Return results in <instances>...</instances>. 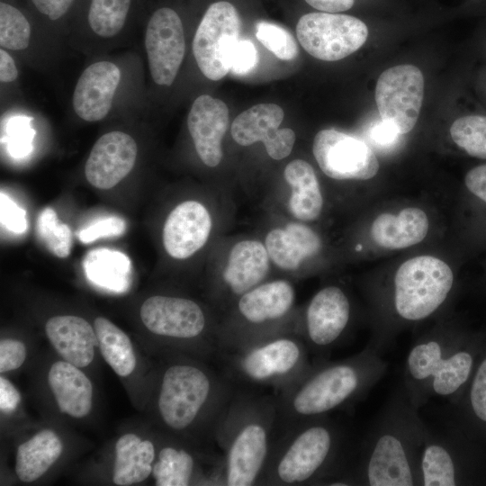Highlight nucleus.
I'll return each mask as SVG.
<instances>
[{
  "mask_svg": "<svg viewBox=\"0 0 486 486\" xmlns=\"http://www.w3.org/2000/svg\"><path fill=\"white\" fill-rule=\"evenodd\" d=\"M257 63V51L248 40H238L230 58V71L236 75H246L255 68Z\"/></svg>",
  "mask_w": 486,
  "mask_h": 486,
  "instance_id": "obj_42",
  "label": "nucleus"
},
{
  "mask_svg": "<svg viewBox=\"0 0 486 486\" xmlns=\"http://www.w3.org/2000/svg\"><path fill=\"white\" fill-rule=\"evenodd\" d=\"M212 218L201 202L184 201L168 214L163 228V245L176 259H186L207 242L212 230Z\"/></svg>",
  "mask_w": 486,
  "mask_h": 486,
  "instance_id": "obj_20",
  "label": "nucleus"
},
{
  "mask_svg": "<svg viewBox=\"0 0 486 486\" xmlns=\"http://www.w3.org/2000/svg\"><path fill=\"white\" fill-rule=\"evenodd\" d=\"M63 444L58 435L44 429L17 447L15 472L24 482H32L43 475L60 456Z\"/></svg>",
  "mask_w": 486,
  "mask_h": 486,
  "instance_id": "obj_31",
  "label": "nucleus"
},
{
  "mask_svg": "<svg viewBox=\"0 0 486 486\" xmlns=\"http://www.w3.org/2000/svg\"><path fill=\"white\" fill-rule=\"evenodd\" d=\"M32 28L26 16L15 6L0 3V45L3 49L22 50L28 47Z\"/></svg>",
  "mask_w": 486,
  "mask_h": 486,
  "instance_id": "obj_38",
  "label": "nucleus"
},
{
  "mask_svg": "<svg viewBox=\"0 0 486 486\" xmlns=\"http://www.w3.org/2000/svg\"><path fill=\"white\" fill-rule=\"evenodd\" d=\"M420 467L422 486L486 485V446L454 423L429 428Z\"/></svg>",
  "mask_w": 486,
  "mask_h": 486,
  "instance_id": "obj_10",
  "label": "nucleus"
},
{
  "mask_svg": "<svg viewBox=\"0 0 486 486\" xmlns=\"http://www.w3.org/2000/svg\"><path fill=\"white\" fill-rule=\"evenodd\" d=\"M94 328L98 347L106 363L120 376L130 375L136 365V357L130 338L114 323L97 317Z\"/></svg>",
  "mask_w": 486,
  "mask_h": 486,
  "instance_id": "obj_33",
  "label": "nucleus"
},
{
  "mask_svg": "<svg viewBox=\"0 0 486 486\" xmlns=\"http://www.w3.org/2000/svg\"><path fill=\"white\" fill-rule=\"evenodd\" d=\"M429 428L402 386L389 398L336 486H422L421 454Z\"/></svg>",
  "mask_w": 486,
  "mask_h": 486,
  "instance_id": "obj_1",
  "label": "nucleus"
},
{
  "mask_svg": "<svg viewBox=\"0 0 486 486\" xmlns=\"http://www.w3.org/2000/svg\"><path fill=\"white\" fill-rule=\"evenodd\" d=\"M83 266L89 280L114 291L125 288L131 268L126 255L105 248L89 252Z\"/></svg>",
  "mask_w": 486,
  "mask_h": 486,
  "instance_id": "obj_34",
  "label": "nucleus"
},
{
  "mask_svg": "<svg viewBox=\"0 0 486 486\" xmlns=\"http://www.w3.org/2000/svg\"><path fill=\"white\" fill-rule=\"evenodd\" d=\"M296 35L310 56L324 61H337L364 45L368 37V28L355 16L316 12L299 19Z\"/></svg>",
  "mask_w": 486,
  "mask_h": 486,
  "instance_id": "obj_12",
  "label": "nucleus"
},
{
  "mask_svg": "<svg viewBox=\"0 0 486 486\" xmlns=\"http://www.w3.org/2000/svg\"><path fill=\"white\" fill-rule=\"evenodd\" d=\"M279 430L274 394L235 389L215 435L223 457V486L262 485Z\"/></svg>",
  "mask_w": 486,
  "mask_h": 486,
  "instance_id": "obj_5",
  "label": "nucleus"
},
{
  "mask_svg": "<svg viewBox=\"0 0 486 486\" xmlns=\"http://www.w3.org/2000/svg\"><path fill=\"white\" fill-rule=\"evenodd\" d=\"M75 0H31L36 10L50 21L68 14Z\"/></svg>",
  "mask_w": 486,
  "mask_h": 486,
  "instance_id": "obj_46",
  "label": "nucleus"
},
{
  "mask_svg": "<svg viewBox=\"0 0 486 486\" xmlns=\"http://www.w3.org/2000/svg\"><path fill=\"white\" fill-rule=\"evenodd\" d=\"M352 302L338 285L319 290L310 299L298 335L315 360L328 359L329 352L340 345L352 320Z\"/></svg>",
  "mask_w": 486,
  "mask_h": 486,
  "instance_id": "obj_14",
  "label": "nucleus"
},
{
  "mask_svg": "<svg viewBox=\"0 0 486 486\" xmlns=\"http://www.w3.org/2000/svg\"><path fill=\"white\" fill-rule=\"evenodd\" d=\"M430 220L417 206L379 214L373 220L369 234L372 242L384 250H400L419 244L428 236Z\"/></svg>",
  "mask_w": 486,
  "mask_h": 486,
  "instance_id": "obj_23",
  "label": "nucleus"
},
{
  "mask_svg": "<svg viewBox=\"0 0 486 486\" xmlns=\"http://www.w3.org/2000/svg\"><path fill=\"white\" fill-rule=\"evenodd\" d=\"M121 80V70L112 62L98 61L79 76L73 93V108L86 122H98L108 114Z\"/></svg>",
  "mask_w": 486,
  "mask_h": 486,
  "instance_id": "obj_22",
  "label": "nucleus"
},
{
  "mask_svg": "<svg viewBox=\"0 0 486 486\" xmlns=\"http://www.w3.org/2000/svg\"><path fill=\"white\" fill-rule=\"evenodd\" d=\"M145 48L153 81L171 86L185 52L183 22L175 10L161 7L153 12L146 28Z\"/></svg>",
  "mask_w": 486,
  "mask_h": 486,
  "instance_id": "obj_17",
  "label": "nucleus"
},
{
  "mask_svg": "<svg viewBox=\"0 0 486 486\" xmlns=\"http://www.w3.org/2000/svg\"><path fill=\"white\" fill-rule=\"evenodd\" d=\"M370 346L338 361L315 360L296 382L278 394L280 430L328 416L364 397L385 375L388 364Z\"/></svg>",
  "mask_w": 486,
  "mask_h": 486,
  "instance_id": "obj_4",
  "label": "nucleus"
},
{
  "mask_svg": "<svg viewBox=\"0 0 486 486\" xmlns=\"http://www.w3.org/2000/svg\"><path fill=\"white\" fill-rule=\"evenodd\" d=\"M18 70L13 58L2 48L0 50V80L2 83L14 82Z\"/></svg>",
  "mask_w": 486,
  "mask_h": 486,
  "instance_id": "obj_49",
  "label": "nucleus"
},
{
  "mask_svg": "<svg viewBox=\"0 0 486 486\" xmlns=\"http://www.w3.org/2000/svg\"><path fill=\"white\" fill-rule=\"evenodd\" d=\"M454 407L453 423L486 446V342L472 376Z\"/></svg>",
  "mask_w": 486,
  "mask_h": 486,
  "instance_id": "obj_28",
  "label": "nucleus"
},
{
  "mask_svg": "<svg viewBox=\"0 0 486 486\" xmlns=\"http://www.w3.org/2000/svg\"><path fill=\"white\" fill-rule=\"evenodd\" d=\"M485 91H486V86H485Z\"/></svg>",
  "mask_w": 486,
  "mask_h": 486,
  "instance_id": "obj_50",
  "label": "nucleus"
},
{
  "mask_svg": "<svg viewBox=\"0 0 486 486\" xmlns=\"http://www.w3.org/2000/svg\"><path fill=\"white\" fill-rule=\"evenodd\" d=\"M355 450L345 430L324 416L282 429L262 485H331L348 470Z\"/></svg>",
  "mask_w": 486,
  "mask_h": 486,
  "instance_id": "obj_6",
  "label": "nucleus"
},
{
  "mask_svg": "<svg viewBox=\"0 0 486 486\" xmlns=\"http://www.w3.org/2000/svg\"><path fill=\"white\" fill-rule=\"evenodd\" d=\"M25 345L16 339L4 338L0 342V372L6 373L19 368L26 358Z\"/></svg>",
  "mask_w": 486,
  "mask_h": 486,
  "instance_id": "obj_43",
  "label": "nucleus"
},
{
  "mask_svg": "<svg viewBox=\"0 0 486 486\" xmlns=\"http://www.w3.org/2000/svg\"><path fill=\"white\" fill-rule=\"evenodd\" d=\"M126 223L122 218L112 216L101 219L82 229L77 237L83 243H90L101 238L117 237L124 233Z\"/></svg>",
  "mask_w": 486,
  "mask_h": 486,
  "instance_id": "obj_41",
  "label": "nucleus"
},
{
  "mask_svg": "<svg viewBox=\"0 0 486 486\" xmlns=\"http://www.w3.org/2000/svg\"><path fill=\"white\" fill-rule=\"evenodd\" d=\"M21 400L17 389L4 377H0V410L4 413L15 410Z\"/></svg>",
  "mask_w": 486,
  "mask_h": 486,
  "instance_id": "obj_47",
  "label": "nucleus"
},
{
  "mask_svg": "<svg viewBox=\"0 0 486 486\" xmlns=\"http://www.w3.org/2000/svg\"><path fill=\"white\" fill-rule=\"evenodd\" d=\"M0 202L2 225L14 233L24 232L27 229L26 212L3 192Z\"/></svg>",
  "mask_w": 486,
  "mask_h": 486,
  "instance_id": "obj_44",
  "label": "nucleus"
},
{
  "mask_svg": "<svg viewBox=\"0 0 486 486\" xmlns=\"http://www.w3.org/2000/svg\"><path fill=\"white\" fill-rule=\"evenodd\" d=\"M294 302L295 291L286 280L262 283L245 292L235 301L233 318L220 325V350L294 331L283 324Z\"/></svg>",
  "mask_w": 486,
  "mask_h": 486,
  "instance_id": "obj_9",
  "label": "nucleus"
},
{
  "mask_svg": "<svg viewBox=\"0 0 486 486\" xmlns=\"http://www.w3.org/2000/svg\"><path fill=\"white\" fill-rule=\"evenodd\" d=\"M265 246L270 259L279 268L297 270L308 258L317 256L322 248L320 237L302 223H289L284 229L268 232Z\"/></svg>",
  "mask_w": 486,
  "mask_h": 486,
  "instance_id": "obj_26",
  "label": "nucleus"
},
{
  "mask_svg": "<svg viewBox=\"0 0 486 486\" xmlns=\"http://www.w3.org/2000/svg\"><path fill=\"white\" fill-rule=\"evenodd\" d=\"M256 37L275 57L292 60L298 55L297 42L292 35L280 25L261 21L256 25Z\"/></svg>",
  "mask_w": 486,
  "mask_h": 486,
  "instance_id": "obj_40",
  "label": "nucleus"
},
{
  "mask_svg": "<svg viewBox=\"0 0 486 486\" xmlns=\"http://www.w3.org/2000/svg\"><path fill=\"white\" fill-rule=\"evenodd\" d=\"M225 103L208 94L198 96L187 117V127L195 150L204 165L217 166L223 156L222 139L229 127Z\"/></svg>",
  "mask_w": 486,
  "mask_h": 486,
  "instance_id": "obj_21",
  "label": "nucleus"
},
{
  "mask_svg": "<svg viewBox=\"0 0 486 486\" xmlns=\"http://www.w3.org/2000/svg\"><path fill=\"white\" fill-rule=\"evenodd\" d=\"M131 0H90L87 21L100 37L111 38L124 27Z\"/></svg>",
  "mask_w": 486,
  "mask_h": 486,
  "instance_id": "obj_37",
  "label": "nucleus"
},
{
  "mask_svg": "<svg viewBox=\"0 0 486 486\" xmlns=\"http://www.w3.org/2000/svg\"><path fill=\"white\" fill-rule=\"evenodd\" d=\"M140 315L147 329L158 337L195 341L212 360L220 350L219 330L210 328L205 311L194 300L154 295L142 303Z\"/></svg>",
  "mask_w": 486,
  "mask_h": 486,
  "instance_id": "obj_11",
  "label": "nucleus"
},
{
  "mask_svg": "<svg viewBox=\"0 0 486 486\" xmlns=\"http://www.w3.org/2000/svg\"><path fill=\"white\" fill-rule=\"evenodd\" d=\"M311 7L327 13H339L349 10L355 0H305Z\"/></svg>",
  "mask_w": 486,
  "mask_h": 486,
  "instance_id": "obj_48",
  "label": "nucleus"
},
{
  "mask_svg": "<svg viewBox=\"0 0 486 486\" xmlns=\"http://www.w3.org/2000/svg\"><path fill=\"white\" fill-rule=\"evenodd\" d=\"M284 117V110L275 104L253 105L234 119L232 139L241 146L262 141L269 157L281 160L291 154L296 139L292 129L279 128Z\"/></svg>",
  "mask_w": 486,
  "mask_h": 486,
  "instance_id": "obj_18",
  "label": "nucleus"
},
{
  "mask_svg": "<svg viewBox=\"0 0 486 486\" xmlns=\"http://www.w3.org/2000/svg\"><path fill=\"white\" fill-rule=\"evenodd\" d=\"M116 457L112 482L119 486H130L145 481L153 470L155 446L150 440H142L129 433L115 445Z\"/></svg>",
  "mask_w": 486,
  "mask_h": 486,
  "instance_id": "obj_30",
  "label": "nucleus"
},
{
  "mask_svg": "<svg viewBox=\"0 0 486 486\" xmlns=\"http://www.w3.org/2000/svg\"><path fill=\"white\" fill-rule=\"evenodd\" d=\"M312 151L321 171L336 180L366 181L380 169L379 160L366 142L334 129L315 135Z\"/></svg>",
  "mask_w": 486,
  "mask_h": 486,
  "instance_id": "obj_16",
  "label": "nucleus"
},
{
  "mask_svg": "<svg viewBox=\"0 0 486 486\" xmlns=\"http://www.w3.org/2000/svg\"><path fill=\"white\" fill-rule=\"evenodd\" d=\"M486 342V330L444 321L418 338L410 347L402 388L417 408L432 398L453 406L464 394Z\"/></svg>",
  "mask_w": 486,
  "mask_h": 486,
  "instance_id": "obj_3",
  "label": "nucleus"
},
{
  "mask_svg": "<svg viewBox=\"0 0 486 486\" xmlns=\"http://www.w3.org/2000/svg\"><path fill=\"white\" fill-rule=\"evenodd\" d=\"M240 30L239 14L230 3L215 2L205 11L194 37L193 52L199 69L210 80H220L230 71Z\"/></svg>",
  "mask_w": 486,
  "mask_h": 486,
  "instance_id": "obj_13",
  "label": "nucleus"
},
{
  "mask_svg": "<svg viewBox=\"0 0 486 486\" xmlns=\"http://www.w3.org/2000/svg\"><path fill=\"white\" fill-rule=\"evenodd\" d=\"M195 461L184 448L171 446L159 451L152 475L157 486H186L191 484Z\"/></svg>",
  "mask_w": 486,
  "mask_h": 486,
  "instance_id": "obj_35",
  "label": "nucleus"
},
{
  "mask_svg": "<svg viewBox=\"0 0 486 486\" xmlns=\"http://www.w3.org/2000/svg\"><path fill=\"white\" fill-rule=\"evenodd\" d=\"M48 383L62 413L79 418L90 412L93 386L79 367L67 361L55 362L49 371Z\"/></svg>",
  "mask_w": 486,
  "mask_h": 486,
  "instance_id": "obj_27",
  "label": "nucleus"
},
{
  "mask_svg": "<svg viewBox=\"0 0 486 486\" xmlns=\"http://www.w3.org/2000/svg\"><path fill=\"white\" fill-rule=\"evenodd\" d=\"M285 181L292 187L289 209L297 220H317L323 209V196L316 173L307 161L294 159L284 171Z\"/></svg>",
  "mask_w": 486,
  "mask_h": 486,
  "instance_id": "obj_29",
  "label": "nucleus"
},
{
  "mask_svg": "<svg viewBox=\"0 0 486 486\" xmlns=\"http://www.w3.org/2000/svg\"><path fill=\"white\" fill-rule=\"evenodd\" d=\"M234 392L218 369L191 362L173 363L162 374L158 412L169 430L184 433L197 428L216 445L219 422Z\"/></svg>",
  "mask_w": 486,
  "mask_h": 486,
  "instance_id": "obj_7",
  "label": "nucleus"
},
{
  "mask_svg": "<svg viewBox=\"0 0 486 486\" xmlns=\"http://www.w3.org/2000/svg\"><path fill=\"white\" fill-rule=\"evenodd\" d=\"M37 232L46 248L56 256H69L72 246V232L69 226L59 222L56 212L47 207L38 216Z\"/></svg>",
  "mask_w": 486,
  "mask_h": 486,
  "instance_id": "obj_39",
  "label": "nucleus"
},
{
  "mask_svg": "<svg viewBox=\"0 0 486 486\" xmlns=\"http://www.w3.org/2000/svg\"><path fill=\"white\" fill-rule=\"evenodd\" d=\"M310 353L294 331L276 334L237 347L220 349L218 370L237 390L278 394L311 367Z\"/></svg>",
  "mask_w": 486,
  "mask_h": 486,
  "instance_id": "obj_8",
  "label": "nucleus"
},
{
  "mask_svg": "<svg viewBox=\"0 0 486 486\" xmlns=\"http://www.w3.org/2000/svg\"><path fill=\"white\" fill-rule=\"evenodd\" d=\"M375 103L381 119L400 135L415 127L424 97V77L416 66L404 64L384 70L375 86Z\"/></svg>",
  "mask_w": 486,
  "mask_h": 486,
  "instance_id": "obj_15",
  "label": "nucleus"
},
{
  "mask_svg": "<svg viewBox=\"0 0 486 486\" xmlns=\"http://www.w3.org/2000/svg\"><path fill=\"white\" fill-rule=\"evenodd\" d=\"M45 332L57 353L67 362L86 367L94 357L98 339L94 328L85 319L75 315L50 318Z\"/></svg>",
  "mask_w": 486,
  "mask_h": 486,
  "instance_id": "obj_24",
  "label": "nucleus"
},
{
  "mask_svg": "<svg viewBox=\"0 0 486 486\" xmlns=\"http://www.w3.org/2000/svg\"><path fill=\"white\" fill-rule=\"evenodd\" d=\"M464 226L474 248H486V162L470 168L464 177Z\"/></svg>",
  "mask_w": 486,
  "mask_h": 486,
  "instance_id": "obj_32",
  "label": "nucleus"
},
{
  "mask_svg": "<svg viewBox=\"0 0 486 486\" xmlns=\"http://www.w3.org/2000/svg\"><path fill=\"white\" fill-rule=\"evenodd\" d=\"M449 132L455 146L467 156L486 160V114L460 116L453 122Z\"/></svg>",
  "mask_w": 486,
  "mask_h": 486,
  "instance_id": "obj_36",
  "label": "nucleus"
},
{
  "mask_svg": "<svg viewBox=\"0 0 486 486\" xmlns=\"http://www.w3.org/2000/svg\"><path fill=\"white\" fill-rule=\"evenodd\" d=\"M138 154L134 139L122 131L101 136L85 165V176L93 186L106 190L115 186L132 170Z\"/></svg>",
  "mask_w": 486,
  "mask_h": 486,
  "instance_id": "obj_19",
  "label": "nucleus"
},
{
  "mask_svg": "<svg viewBox=\"0 0 486 486\" xmlns=\"http://www.w3.org/2000/svg\"><path fill=\"white\" fill-rule=\"evenodd\" d=\"M369 134L372 141L382 148L394 146L401 136L392 125L382 119L371 127Z\"/></svg>",
  "mask_w": 486,
  "mask_h": 486,
  "instance_id": "obj_45",
  "label": "nucleus"
},
{
  "mask_svg": "<svg viewBox=\"0 0 486 486\" xmlns=\"http://www.w3.org/2000/svg\"><path fill=\"white\" fill-rule=\"evenodd\" d=\"M454 286V271L443 259L419 255L405 260L389 284L370 292L374 320L367 345L382 355L405 328L436 316Z\"/></svg>",
  "mask_w": 486,
  "mask_h": 486,
  "instance_id": "obj_2",
  "label": "nucleus"
},
{
  "mask_svg": "<svg viewBox=\"0 0 486 486\" xmlns=\"http://www.w3.org/2000/svg\"><path fill=\"white\" fill-rule=\"evenodd\" d=\"M269 260L266 246L258 240L248 239L235 244L221 275L227 293L238 299L262 284L269 272Z\"/></svg>",
  "mask_w": 486,
  "mask_h": 486,
  "instance_id": "obj_25",
  "label": "nucleus"
}]
</instances>
